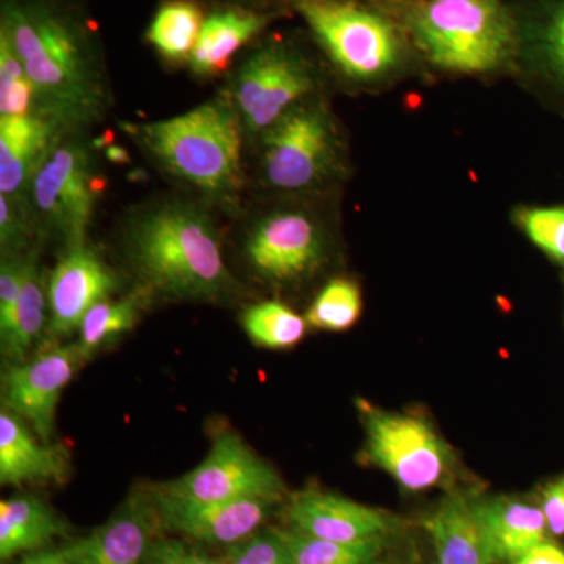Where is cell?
<instances>
[{"label":"cell","instance_id":"cell-9","mask_svg":"<svg viewBox=\"0 0 564 564\" xmlns=\"http://www.w3.org/2000/svg\"><path fill=\"white\" fill-rule=\"evenodd\" d=\"M80 133H68L40 166L29 188V206L40 232L69 245L85 242L102 182L91 148Z\"/></svg>","mask_w":564,"mask_h":564},{"label":"cell","instance_id":"cell-11","mask_svg":"<svg viewBox=\"0 0 564 564\" xmlns=\"http://www.w3.org/2000/svg\"><path fill=\"white\" fill-rule=\"evenodd\" d=\"M155 489L193 502L263 499L280 503L285 496L278 470L234 432L215 437L209 454L191 473Z\"/></svg>","mask_w":564,"mask_h":564},{"label":"cell","instance_id":"cell-13","mask_svg":"<svg viewBox=\"0 0 564 564\" xmlns=\"http://www.w3.org/2000/svg\"><path fill=\"white\" fill-rule=\"evenodd\" d=\"M120 285L117 273L95 248L87 242L69 245L47 278V332L54 339L79 332L88 311L115 295Z\"/></svg>","mask_w":564,"mask_h":564},{"label":"cell","instance_id":"cell-12","mask_svg":"<svg viewBox=\"0 0 564 564\" xmlns=\"http://www.w3.org/2000/svg\"><path fill=\"white\" fill-rule=\"evenodd\" d=\"M87 361L90 358L79 343H73L54 345L31 361L14 364L3 375V408L20 415L41 440L51 443L62 392Z\"/></svg>","mask_w":564,"mask_h":564},{"label":"cell","instance_id":"cell-23","mask_svg":"<svg viewBox=\"0 0 564 564\" xmlns=\"http://www.w3.org/2000/svg\"><path fill=\"white\" fill-rule=\"evenodd\" d=\"M480 511L497 562L513 563L547 541V522L540 505L494 497L480 500Z\"/></svg>","mask_w":564,"mask_h":564},{"label":"cell","instance_id":"cell-1","mask_svg":"<svg viewBox=\"0 0 564 564\" xmlns=\"http://www.w3.org/2000/svg\"><path fill=\"white\" fill-rule=\"evenodd\" d=\"M0 35L31 77L41 115L82 133L109 113L106 51L82 0H0Z\"/></svg>","mask_w":564,"mask_h":564},{"label":"cell","instance_id":"cell-8","mask_svg":"<svg viewBox=\"0 0 564 564\" xmlns=\"http://www.w3.org/2000/svg\"><path fill=\"white\" fill-rule=\"evenodd\" d=\"M322 212L307 203L262 210L245 234L243 256L256 276L273 285L299 284L328 261L332 234Z\"/></svg>","mask_w":564,"mask_h":564},{"label":"cell","instance_id":"cell-36","mask_svg":"<svg viewBox=\"0 0 564 564\" xmlns=\"http://www.w3.org/2000/svg\"><path fill=\"white\" fill-rule=\"evenodd\" d=\"M511 564H564V549L551 541H544Z\"/></svg>","mask_w":564,"mask_h":564},{"label":"cell","instance_id":"cell-18","mask_svg":"<svg viewBox=\"0 0 564 564\" xmlns=\"http://www.w3.org/2000/svg\"><path fill=\"white\" fill-rule=\"evenodd\" d=\"M65 135L68 132L44 115L0 117V195L29 202L33 177Z\"/></svg>","mask_w":564,"mask_h":564},{"label":"cell","instance_id":"cell-14","mask_svg":"<svg viewBox=\"0 0 564 564\" xmlns=\"http://www.w3.org/2000/svg\"><path fill=\"white\" fill-rule=\"evenodd\" d=\"M159 524L165 532L207 545H232L261 530L272 500L242 499L229 502H193L150 489Z\"/></svg>","mask_w":564,"mask_h":564},{"label":"cell","instance_id":"cell-6","mask_svg":"<svg viewBox=\"0 0 564 564\" xmlns=\"http://www.w3.org/2000/svg\"><path fill=\"white\" fill-rule=\"evenodd\" d=\"M258 144L259 181L274 193L321 196L347 174L343 128L321 95L292 107Z\"/></svg>","mask_w":564,"mask_h":564},{"label":"cell","instance_id":"cell-22","mask_svg":"<svg viewBox=\"0 0 564 564\" xmlns=\"http://www.w3.org/2000/svg\"><path fill=\"white\" fill-rule=\"evenodd\" d=\"M68 525L50 503L32 494H17L0 502V558L44 551Z\"/></svg>","mask_w":564,"mask_h":564},{"label":"cell","instance_id":"cell-17","mask_svg":"<svg viewBox=\"0 0 564 564\" xmlns=\"http://www.w3.org/2000/svg\"><path fill=\"white\" fill-rule=\"evenodd\" d=\"M288 11L258 10L232 3H214L204 18L188 68L196 77L212 79L228 73L234 58L265 35Z\"/></svg>","mask_w":564,"mask_h":564},{"label":"cell","instance_id":"cell-31","mask_svg":"<svg viewBox=\"0 0 564 564\" xmlns=\"http://www.w3.org/2000/svg\"><path fill=\"white\" fill-rule=\"evenodd\" d=\"M516 221L534 247L564 265V207H524Z\"/></svg>","mask_w":564,"mask_h":564},{"label":"cell","instance_id":"cell-30","mask_svg":"<svg viewBox=\"0 0 564 564\" xmlns=\"http://www.w3.org/2000/svg\"><path fill=\"white\" fill-rule=\"evenodd\" d=\"M22 115H41L39 95L17 52L0 35V117Z\"/></svg>","mask_w":564,"mask_h":564},{"label":"cell","instance_id":"cell-34","mask_svg":"<svg viewBox=\"0 0 564 564\" xmlns=\"http://www.w3.org/2000/svg\"><path fill=\"white\" fill-rule=\"evenodd\" d=\"M143 564H226L225 556L207 554L188 541L161 536L152 541Z\"/></svg>","mask_w":564,"mask_h":564},{"label":"cell","instance_id":"cell-10","mask_svg":"<svg viewBox=\"0 0 564 564\" xmlns=\"http://www.w3.org/2000/svg\"><path fill=\"white\" fill-rule=\"evenodd\" d=\"M366 454L404 491L421 492L451 480L455 456L448 444L419 414L364 406Z\"/></svg>","mask_w":564,"mask_h":564},{"label":"cell","instance_id":"cell-20","mask_svg":"<svg viewBox=\"0 0 564 564\" xmlns=\"http://www.w3.org/2000/svg\"><path fill=\"white\" fill-rule=\"evenodd\" d=\"M437 564H496L480 500L451 494L426 521Z\"/></svg>","mask_w":564,"mask_h":564},{"label":"cell","instance_id":"cell-37","mask_svg":"<svg viewBox=\"0 0 564 564\" xmlns=\"http://www.w3.org/2000/svg\"><path fill=\"white\" fill-rule=\"evenodd\" d=\"M214 3H232V6L250 7L258 10L291 11V0H214Z\"/></svg>","mask_w":564,"mask_h":564},{"label":"cell","instance_id":"cell-35","mask_svg":"<svg viewBox=\"0 0 564 564\" xmlns=\"http://www.w3.org/2000/svg\"><path fill=\"white\" fill-rule=\"evenodd\" d=\"M540 507L547 522L549 534L564 536V475L544 486Z\"/></svg>","mask_w":564,"mask_h":564},{"label":"cell","instance_id":"cell-33","mask_svg":"<svg viewBox=\"0 0 564 564\" xmlns=\"http://www.w3.org/2000/svg\"><path fill=\"white\" fill-rule=\"evenodd\" d=\"M226 564H293L281 530H258L229 547Z\"/></svg>","mask_w":564,"mask_h":564},{"label":"cell","instance_id":"cell-32","mask_svg":"<svg viewBox=\"0 0 564 564\" xmlns=\"http://www.w3.org/2000/svg\"><path fill=\"white\" fill-rule=\"evenodd\" d=\"M40 234L29 202H14L0 195V250L2 256L32 251L33 237Z\"/></svg>","mask_w":564,"mask_h":564},{"label":"cell","instance_id":"cell-3","mask_svg":"<svg viewBox=\"0 0 564 564\" xmlns=\"http://www.w3.org/2000/svg\"><path fill=\"white\" fill-rule=\"evenodd\" d=\"M419 61L443 73L486 76L516 65L518 24L505 0H384Z\"/></svg>","mask_w":564,"mask_h":564},{"label":"cell","instance_id":"cell-39","mask_svg":"<svg viewBox=\"0 0 564 564\" xmlns=\"http://www.w3.org/2000/svg\"><path fill=\"white\" fill-rule=\"evenodd\" d=\"M367 2L378 3V2H384V0H367Z\"/></svg>","mask_w":564,"mask_h":564},{"label":"cell","instance_id":"cell-5","mask_svg":"<svg viewBox=\"0 0 564 564\" xmlns=\"http://www.w3.org/2000/svg\"><path fill=\"white\" fill-rule=\"evenodd\" d=\"M318 51L334 69L359 87H381L419 61L391 13L367 0H291Z\"/></svg>","mask_w":564,"mask_h":564},{"label":"cell","instance_id":"cell-25","mask_svg":"<svg viewBox=\"0 0 564 564\" xmlns=\"http://www.w3.org/2000/svg\"><path fill=\"white\" fill-rule=\"evenodd\" d=\"M206 13L199 0H162L144 39L163 62L188 66Z\"/></svg>","mask_w":564,"mask_h":564},{"label":"cell","instance_id":"cell-16","mask_svg":"<svg viewBox=\"0 0 564 564\" xmlns=\"http://www.w3.org/2000/svg\"><path fill=\"white\" fill-rule=\"evenodd\" d=\"M288 521L296 532L344 544L384 540L395 529V519L384 511L314 489L292 497Z\"/></svg>","mask_w":564,"mask_h":564},{"label":"cell","instance_id":"cell-27","mask_svg":"<svg viewBox=\"0 0 564 564\" xmlns=\"http://www.w3.org/2000/svg\"><path fill=\"white\" fill-rule=\"evenodd\" d=\"M240 323L251 343L267 350L295 347L307 329L306 318L276 300L251 304L243 311Z\"/></svg>","mask_w":564,"mask_h":564},{"label":"cell","instance_id":"cell-21","mask_svg":"<svg viewBox=\"0 0 564 564\" xmlns=\"http://www.w3.org/2000/svg\"><path fill=\"white\" fill-rule=\"evenodd\" d=\"M518 24L516 65L564 84V0L511 3Z\"/></svg>","mask_w":564,"mask_h":564},{"label":"cell","instance_id":"cell-29","mask_svg":"<svg viewBox=\"0 0 564 564\" xmlns=\"http://www.w3.org/2000/svg\"><path fill=\"white\" fill-rule=\"evenodd\" d=\"M293 564H377L384 540L344 544L318 540L296 530H281Z\"/></svg>","mask_w":564,"mask_h":564},{"label":"cell","instance_id":"cell-7","mask_svg":"<svg viewBox=\"0 0 564 564\" xmlns=\"http://www.w3.org/2000/svg\"><path fill=\"white\" fill-rule=\"evenodd\" d=\"M229 84L226 98L245 135L259 139L296 104L318 95L322 66L295 33L267 32L245 52Z\"/></svg>","mask_w":564,"mask_h":564},{"label":"cell","instance_id":"cell-24","mask_svg":"<svg viewBox=\"0 0 564 564\" xmlns=\"http://www.w3.org/2000/svg\"><path fill=\"white\" fill-rule=\"evenodd\" d=\"M47 278L50 274L41 269L39 256L33 251L14 313L9 325L0 329L2 352L10 361L20 364L50 325Z\"/></svg>","mask_w":564,"mask_h":564},{"label":"cell","instance_id":"cell-28","mask_svg":"<svg viewBox=\"0 0 564 564\" xmlns=\"http://www.w3.org/2000/svg\"><path fill=\"white\" fill-rule=\"evenodd\" d=\"M362 313L361 289L348 278H334L323 285L307 310V326L322 332H347L356 325Z\"/></svg>","mask_w":564,"mask_h":564},{"label":"cell","instance_id":"cell-26","mask_svg":"<svg viewBox=\"0 0 564 564\" xmlns=\"http://www.w3.org/2000/svg\"><path fill=\"white\" fill-rule=\"evenodd\" d=\"M152 299V292L139 284L121 299L115 300L110 296L96 303L80 323L77 343L85 355L91 359L96 351L111 340L131 332Z\"/></svg>","mask_w":564,"mask_h":564},{"label":"cell","instance_id":"cell-19","mask_svg":"<svg viewBox=\"0 0 564 564\" xmlns=\"http://www.w3.org/2000/svg\"><path fill=\"white\" fill-rule=\"evenodd\" d=\"M69 454L62 445L41 440L20 415L0 413V484L22 486L68 480Z\"/></svg>","mask_w":564,"mask_h":564},{"label":"cell","instance_id":"cell-15","mask_svg":"<svg viewBox=\"0 0 564 564\" xmlns=\"http://www.w3.org/2000/svg\"><path fill=\"white\" fill-rule=\"evenodd\" d=\"M159 530L150 489L133 491L102 525L62 552L70 564H143Z\"/></svg>","mask_w":564,"mask_h":564},{"label":"cell","instance_id":"cell-4","mask_svg":"<svg viewBox=\"0 0 564 564\" xmlns=\"http://www.w3.org/2000/svg\"><path fill=\"white\" fill-rule=\"evenodd\" d=\"M141 150L174 180L218 206L236 207L245 187V131L226 96L166 120L129 124Z\"/></svg>","mask_w":564,"mask_h":564},{"label":"cell","instance_id":"cell-38","mask_svg":"<svg viewBox=\"0 0 564 564\" xmlns=\"http://www.w3.org/2000/svg\"><path fill=\"white\" fill-rule=\"evenodd\" d=\"M17 564H70L69 560L66 558L65 554H63L62 549H57V551H50V549H44V551L32 552V554H28L22 556L21 562Z\"/></svg>","mask_w":564,"mask_h":564},{"label":"cell","instance_id":"cell-2","mask_svg":"<svg viewBox=\"0 0 564 564\" xmlns=\"http://www.w3.org/2000/svg\"><path fill=\"white\" fill-rule=\"evenodd\" d=\"M124 251L140 285L181 302L218 303L240 291L206 203L158 199L132 212Z\"/></svg>","mask_w":564,"mask_h":564}]
</instances>
